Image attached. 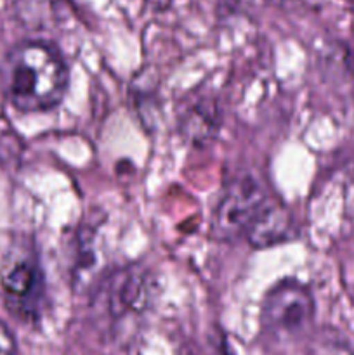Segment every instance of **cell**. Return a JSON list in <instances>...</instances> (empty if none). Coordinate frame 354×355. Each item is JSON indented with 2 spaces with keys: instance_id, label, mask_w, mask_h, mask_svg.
<instances>
[{
  "instance_id": "cell-4",
  "label": "cell",
  "mask_w": 354,
  "mask_h": 355,
  "mask_svg": "<svg viewBox=\"0 0 354 355\" xmlns=\"http://www.w3.org/2000/svg\"><path fill=\"white\" fill-rule=\"evenodd\" d=\"M2 290L7 307L19 319H38L44 302V274L33 257H19L2 272Z\"/></svg>"
},
{
  "instance_id": "cell-7",
  "label": "cell",
  "mask_w": 354,
  "mask_h": 355,
  "mask_svg": "<svg viewBox=\"0 0 354 355\" xmlns=\"http://www.w3.org/2000/svg\"><path fill=\"white\" fill-rule=\"evenodd\" d=\"M183 132L193 142H205L217 130V111L208 99L194 101L189 107L183 110Z\"/></svg>"
},
{
  "instance_id": "cell-3",
  "label": "cell",
  "mask_w": 354,
  "mask_h": 355,
  "mask_svg": "<svg viewBox=\"0 0 354 355\" xmlns=\"http://www.w3.org/2000/svg\"><path fill=\"white\" fill-rule=\"evenodd\" d=\"M314 319V298L298 281L285 279L266 293L260 309L264 331L276 338L304 335Z\"/></svg>"
},
{
  "instance_id": "cell-6",
  "label": "cell",
  "mask_w": 354,
  "mask_h": 355,
  "mask_svg": "<svg viewBox=\"0 0 354 355\" xmlns=\"http://www.w3.org/2000/svg\"><path fill=\"white\" fill-rule=\"evenodd\" d=\"M292 227V217L287 208L278 201L271 200V203L264 208L260 217L250 225L246 231L250 245L255 248H267L278 245L288 238Z\"/></svg>"
},
{
  "instance_id": "cell-10",
  "label": "cell",
  "mask_w": 354,
  "mask_h": 355,
  "mask_svg": "<svg viewBox=\"0 0 354 355\" xmlns=\"http://www.w3.org/2000/svg\"><path fill=\"white\" fill-rule=\"evenodd\" d=\"M349 2H354V0H349Z\"/></svg>"
},
{
  "instance_id": "cell-8",
  "label": "cell",
  "mask_w": 354,
  "mask_h": 355,
  "mask_svg": "<svg viewBox=\"0 0 354 355\" xmlns=\"http://www.w3.org/2000/svg\"><path fill=\"white\" fill-rule=\"evenodd\" d=\"M307 355H354V349L340 331L321 328L309 340Z\"/></svg>"
},
{
  "instance_id": "cell-1",
  "label": "cell",
  "mask_w": 354,
  "mask_h": 355,
  "mask_svg": "<svg viewBox=\"0 0 354 355\" xmlns=\"http://www.w3.org/2000/svg\"><path fill=\"white\" fill-rule=\"evenodd\" d=\"M2 71L10 104L24 113L52 110L68 89V66L61 52L47 42L16 45L7 54Z\"/></svg>"
},
{
  "instance_id": "cell-2",
  "label": "cell",
  "mask_w": 354,
  "mask_h": 355,
  "mask_svg": "<svg viewBox=\"0 0 354 355\" xmlns=\"http://www.w3.org/2000/svg\"><path fill=\"white\" fill-rule=\"evenodd\" d=\"M273 198L267 193L262 179L250 172L242 173L229 182L215 210L214 234L219 239H236L246 234L250 225L260 217Z\"/></svg>"
},
{
  "instance_id": "cell-5",
  "label": "cell",
  "mask_w": 354,
  "mask_h": 355,
  "mask_svg": "<svg viewBox=\"0 0 354 355\" xmlns=\"http://www.w3.org/2000/svg\"><path fill=\"white\" fill-rule=\"evenodd\" d=\"M151 298V284L146 270L141 267H127L113 274L106 284L108 311L115 315L127 312H141Z\"/></svg>"
},
{
  "instance_id": "cell-9",
  "label": "cell",
  "mask_w": 354,
  "mask_h": 355,
  "mask_svg": "<svg viewBox=\"0 0 354 355\" xmlns=\"http://www.w3.org/2000/svg\"><path fill=\"white\" fill-rule=\"evenodd\" d=\"M0 355H17V345L10 329L0 321Z\"/></svg>"
}]
</instances>
